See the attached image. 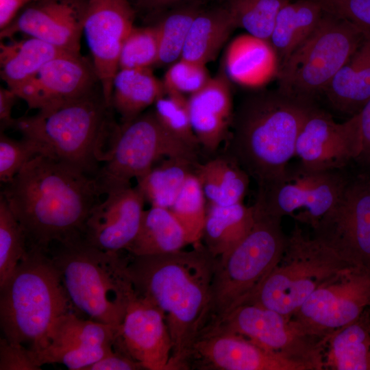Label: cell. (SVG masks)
I'll return each instance as SVG.
<instances>
[{"label":"cell","instance_id":"10","mask_svg":"<svg viewBox=\"0 0 370 370\" xmlns=\"http://www.w3.org/2000/svg\"><path fill=\"white\" fill-rule=\"evenodd\" d=\"M197 151L171 135L153 110L118 125L108 159L94 176L99 193L131 186L162 158H184L197 162Z\"/></svg>","mask_w":370,"mask_h":370},{"label":"cell","instance_id":"16","mask_svg":"<svg viewBox=\"0 0 370 370\" xmlns=\"http://www.w3.org/2000/svg\"><path fill=\"white\" fill-rule=\"evenodd\" d=\"M134 10L128 0H89L83 32L106 104L112 108L114 78L119 70L123 42L134 27Z\"/></svg>","mask_w":370,"mask_h":370},{"label":"cell","instance_id":"40","mask_svg":"<svg viewBox=\"0 0 370 370\" xmlns=\"http://www.w3.org/2000/svg\"><path fill=\"white\" fill-rule=\"evenodd\" d=\"M158 33L156 25L133 27L125 38L119 60V69L151 68L158 64Z\"/></svg>","mask_w":370,"mask_h":370},{"label":"cell","instance_id":"34","mask_svg":"<svg viewBox=\"0 0 370 370\" xmlns=\"http://www.w3.org/2000/svg\"><path fill=\"white\" fill-rule=\"evenodd\" d=\"M119 329L92 319H81L74 312H70L53 325L46 348L114 345Z\"/></svg>","mask_w":370,"mask_h":370},{"label":"cell","instance_id":"19","mask_svg":"<svg viewBox=\"0 0 370 370\" xmlns=\"http://www.w3.org/2000/svg\"><path fill=\"white\" fill-rule=\"evenodd\" d=\"M0 31L1 40L23 33L63 51L79 53L87 3L36 0Z\"/></svg>","mask_w":370,"mask_h":370},{"label":"cell","instance_id":"38","mask_svg":"<svg viewBox=\"0 0 370 370\" xmlns=\"http://www.w3.org/2000/svg\"><path fill=\"white\" fill-rule=\"evenodd\" d=\"M200 11L195 6L184 7L170 13L156 25L158 64L174 63L181 58L190 27Z\"/></svg>","mask_w":370,"mask_h":370},{"label":"cell","instance_id":"6","mask_svg":"<svg viewBox=\"0 0 370 370\" xmlns=\"http://www.w3.org/2000/svg\"><path fill=\"white\" fill-rule=\"evenodd\" d=\"M53 245L48 254L75 309L120 327L135 294L125 270L127 251L102 250L83 240Z\"/></svg>","mask_w":370,"mask_h":370},{"label":"cell","instance_id":"2","mask_svg":"<svg viewBox=\"0 0 370 370\" xmlns=\"http://www.w3.org/2000/svg\"><path fill=\"white\" fill-rule=\"evenodd\" d=\"M0 195L23 227L27 247L45 251L82 240L87 219L101 201L93 177L43 154L27 162Z\"/></svg>","mask_w":370,"mask_h":370},{"label":"cell","instance_id":"18","mask_svg":"<svg viewBox=\"0 0 370 370\" xmlns=\"http://www.w3.org/2000/svg\"><path fill=\"white\" fill-rule=\"evenodd\" d=\"M114 345L144 369L171 370L173 343L164 313L136 292L127 305Z\"/></svg>","mask_w":370,"mask_h":370},{"label":"cell","instance_id":"29","mask_svg":"<svg viewBox=\"0 0 370 370\" xmlns=\"http://www.w3.org/2000/svg\"><path fill=\"white\" fill-rule=\"evenodd\" d=\"M255 219L254 206L239 203L220 206L207 203L202 239L204 245L218 257L238 243L249 232Z\"/></svg>","mask_w":370,"mask_h":370},{"label":"cell","instance_id":"32","mask_svg":"<svg viewBox=\"0 0 370 370\" xmlns=\"http://www.w3.org/2000/svg\"><path fill=\"white\" fill-rule=\"evenodd\" d=\"M235 28L227 8L200 11L190 27L181 58L206 65L215 59Z\"/></svg>","mask_w":370,"mask_h":370},{"label":"cell","instance_id":"25","mask_svg":"<svg viewBox=\"0 0 370 370\" xmlns=\"http://www.w3.org/2000/svg\"><path fill=\"white\" fill-rule=\"evenodd\" d=\"M324 369L370 370L369 308L325 339Z\"/></svg>","mask_w":370,"mask_h":370},{"label":"cell","instance_id":"4","mask_svg":"<svg viewBox=\"0 0 370 370\" xmlns=\"http://www.w3.org/2000/svg\"><path fill=\"white\" fill-rule=\"evenodd\" d=\"M101 95L92 91L57 108L16 119L14 129L35 142L42 154L94 177L109 157L116 124Z\"/></svg>","mask_w":370,"mask_h":370},{"label":"cell","instance_id":"53","mask_svg":"<svg viewBox=\"0 0 370 370\" xmlns=\"http://www.w3.org/2000/svg\"><path fill=\"white\" fill-rule=\"evenodd\" d=\"M34 1H36V0H34Z\"/></svg>","mask_w":370,"mask_h":370},{"label":"cell","instance_id":"5","mask_svg":"<svg viewBox=\"0 0 370 370\" xmlns=\"http://www.w3.org/2000/svg\"><path fill=\"white\" fill-rule=\"evenodd\" d=\"M74 306L47 251L27 247L15 271L0 286V325L4 337L35 354L49 345V334Z\"/></svg>","mask_w":370,"mask_h":370},{"label":"cell","instance_id":"52","mask_svg":"<svg viewBox=\"0 0 370 370\" xmlns=\"http://www.w3.org/2000/svg\"><path fill=\"white\" fill-rule=\"evenodd\" d=\"M369 317H370V306L369 307Z\"/></svg>","mask_w":370,"mask_h":370},{"label":"cell","instance_id":"31","mask_svg":"<svg viewBox=\"0 0 370 370\" xmlns=\"http://www.w3.org/2000/svg\"><path fill=\"white\" fill-rule=\"evenodd\" d=\"M323 12L316 0H292L280 10L269 39L280 66L314 30Z\"/></svg>","mask_w":370,"mask_h":370},{"label":"cell","instance_id":"36","mask_svg":"<svg viewBox=\"0 0 370 370\" xmlns=\"http://www.w3.org/2000/svg\"><path fill=\"white\" fill-rule=\"evenodd\" d=\"M292 0H228L229 10L236 27L256 37L269 40L280 10Z\"/></svg>","mask_w":370,"mask_h":370},{"label":"cell","instance_id":"24","mask_svg":"<svg viewBox=\"0 0 370 370\" xmlns=\"http://www.w3.org/2000/svg\"><path fill=\"white\" fill-rule=\"evenodd\" d=\"M323 93L338 111L353 116L370 99V33L336 73Z\"/></svg>","mask_w":370,"mask_h":370},{"label":"cell","instance_id":"47","mask_svg":"<svg viewBox=\"0 0 370 370\" xmlns=\"http://www.w3.org/2000/svg\"><path fill=\"white\" fill-rule=\"evenodd\" d=\"M16 94L9 88H0V127L1 132L8 128H14L16 119L12 116V108L16 99Z\"/></svg>","mask_w":370,"mask_h":370},{"label":"cell","instance_id":"11","mask_svg":"<svg viewBox=\"0 0 370 370\" xmlns=\"http://www.w3.org/2000/svg\"><path fill=\"white\" fill-rule=\"evenodd\" d=\"M204 332L241 336L301 362L309 370H324L325 340L310 334L291 317L258 305L243 304Z\"/></svg>","mask_w":370,"mask_h":370},{"label":"cell","instance_id":"35","mask_svg":"<svg viewBox=\"0 0 370 370\" xmlns=\"http://www.w3.org/2000/svg\"><path fill=\"white\" fill-rule=\"evenodd\" d=\"M169 210L184 229L189 244L201 243L207 202L195 173L187 178Z\"/></svg>","mask_w":370,"mask_h":370},{"label":"cell","instance_id":"48","mask_svg":"<svg viewBox=\"0 0 370 370\" xmlns=\"http://www.w3.org/2000/svg\"><path fill=\"white\" fill-rule=\"evenodd\" d=\"M358 114L362 141V151L358 159L370 160V99Z\"/></svg>","mask_w":370,"mask_h":370},{"label":"cell","instance_id":"37","mask_svg":"<svg viewBox=\"0 0 370 370\" xmlns=\"http://www.w3.org/2000/svg\"><path fill=\"white\" fill-rule=\"evenodd\" d=\"M27 251V238L17 219L0 195V286L9 278Z\"/></svg>","mask_w":370,"mask_h":370},{"label":"cell","instance_id":"17","mask_svg":"<svg viewBox=\"0 0 370 370\" xmlns=\"http://www.w3.org/2000/svg\"><path fill=\"white\" fill-rule=\"evenodd\" d=\"M97 81L92 63L80 53L66 52L49 61L13 91L29 109L45 111L90 94Z\"/></svg>","mask_w":370,"mask_h":370},{"label":"cell","instance_id":"9","mask_svg":"<svg viewBox=\"0 0 370 370\" xmlns=\"http://www.w3.org/2000/svg\"><path fill=\"white\" fill-rule=\"evenodd\" d=\"M364 36L365 32L354 23L324 10L314 30L280 64L278 89L314 101Z\"/></svg>","mask_w":370,"mask_h":370},{"label":"cell","instance_id":"3","mask_svg":"<svg viewBox=\"0 0 370 370\" xmlns=\"http://www.w3.org/2000/svg\"><path fill=\"white\" fill-rule=\"evenodd\" d=\"M314 101L263 90L246 97L234 111L224 153L256 182L258 188L281 180L295 156L299 132Z\"/></svg>","mask_w":370,"mask_h":370},{"label":"cell","instance_id":"39","mask_svg":"<svg viewBox=\"0 0 370 370\" xmlns=\"http://www.w3.org/2000/svg\"><path fill=\"white\" fill-rule=\"evenodd\" d=\"M153 110L159 123L171 135L198 151L200 145L193 130L185 95L166 92L156 101Z\"/></svg>","mask_w":370,"mask_h":370},{"label":"cell","instance_id":"33","mask_svg":"<svg viewBox=\"0 0 370 370\" xmlns=\"http://www.w3.org/2000/svg\"><path fill=\"white\" fill-rule=\"evenodd\" d=\"M198 164L184 158H166L138 177L136 187L150 206L169 209Z\"/></svg>","mask_w":370,"mask_h":370},{"label":"cell","instance_id":"12","mask_svg":"<svg viewBox=\"0 0 370 370\" xmlns=\"http://www.w3.org/2000/svg\"><path fill=\"white\" fill-rule=\"evenodd\" d=\"M343 169L308 171L289 166L280 180L258 188V210L282 219L291 215L313 227L335 204L349 179Z\"/></svg>","mask_w":370,"mask_h":370},{"label":"cell","instance_id":"7","mask_svg":"<svg viewBox=\"0 0 370 370\" xmlns=\"http://www.w3.org/2000/svg\"><path fill=\"white\" fill-rule=\"evenodd\" d=\"M352 267L314 237L307 238L296 225L287 236L280 261L243 304L292 317L319 286Z\"/></svg>","mask_w":370,"mask_h":370},{"label":"cell","instance_id":"26","mask_svg":"<svg viewBox=\"0 0 370 370\" xmlns=\"http://www.w3.org/2000/svg\"><path fill=\"white\" fill-rule=\"evenodd\" d=\"M195 175L207 203L227 206L243 203L250 177L232 157L224 153L198 164Z\"/></svg>","mask_w":370,"mask_h":370},{"label":"cell","instance_id":"20","mask_svg":"<svg viewBox=\"0 0 370 370\" xmlns=\"http://www.w3.org/2000/svg\"><path fill=\"white\" fill-rule=\"evenodd\" d=\"M221 370H309L304 364L243 336L204 332L194 343L189 367Z\"/></svg>","mask_w":370,"mask_h":370},{"label":"cell","instance_id":"45","mask_svg":"<svg viewBox=\"0 0 370 370\" xmlns=\"http://www.w3.org/2000/svg\"><path fill=\"white\" fill-rule=\"evenodd\" d=\"M41 366L32 351L24 346L0 340V370H39Z\"/></svg>","mask_w":370,"mask_h":370},{"label":"cell","instance_id":"49","mask_svg":"<svg viewBox=\"0 0 370 370\" xmlns=\"http://www.w3.org/2000/svg\"><path fill=\"white\" fill-rule=\"evenodd\" d=\"M34 0H0V29L8 26L20 8Z\"/></svg>","mask_w":370,"mask_h":370},{"label":"cell","instance_id":"41","mask_svg":"<svg viewBox=\"0 0 370 370\" xmlns=\"http://www.w3.org/2000/svg\"><path fill=\"white\" fill-rule=\"evenodd\" d=\"M114 349L111 345H94L75 347H47L35 354L42 366L46 363H60L71 370H85Z\"/></svg>","mask_w":370,"mask_h":370},{"label":"cell","instance_id":"22","mask_svg":"<svg viewBox=\"0 0 370 370\" xmlns=\"http://www.w3.org/2000/svg\"><path fill=\"white\" fill-rule=\"evenodd\" d=\"M194 133L200 147L214 153L227 140L234 118L230 80L224 72L210 78L188 98Z\"/></svg>","mask_w":370,"mask_h":370},{"label":"cell","instance_id":"21","mask_svg":"<svg viewBox=\"0 0 370 370\" xmlns=\"http://www.w3.org/2000/svg\"><path fill=\"white\" fill-rule=\"evenodd\" d=\"M106 195L88 217L82 240L102 250L125 251L138 232L145 200L136 186Z\"/></svg>","mask_w":370,"mask_h":370},{"label":"cell","instance_id":"51","mask_svg":"<svg viewBox=\"0 0 370 370\" xmlns=\"http://www.w3.org/2000/svg\"><path fill=\"white\" fill-rule=\"evenodd\" d=\"M129 1H134L136 4L138 3L139 0H128Z\"/></svg>","mask_w":370,"mask_h":370},{"label":"cell","instance_id":"13","mask_svg":"<svg viewBox=\"0 0 370 370\" xmlns=\"http://www.w3.org/2000/svg\"><path fill=\"white\" fill-rule=\"evenodd\" d=\"M370 306V269L352 267L319 286L291 317L325 340Z\"/></svg>","mask_w":370,"mask_h":370},{"label":"cell","instance_id":"43","mask_svg":"<svg viewBox=\"0 0 370 370\" xmlns=\"http://www.w3.org/2000/svg\"><path fill=\"white\" fill-rule=\"evenodd\" d=\"M206 65L180 58L166 71L162 83L166 92L190 95L210 79Z\"/></svg>","mask_w":370,"mask_h":370},{"label":"cell","instance_id":"42","mask_svg":"<svg viewBox=\"0 0 370 370\" xmlns=\"http://www.w3.org/2000/svg\"><path fill=\"white\" fill-rule=\"evenodd\" d=\"M41 154L42 149L32 140L24 137L21 140L14 139L1 132V182L4 184L10 182L27 162Z\"/></svg>","mask_w":370,"mask_h":370},{"label":"cell","instance_id":"23","mask_svg":"<svg viewBox=\"0 0 370 370\" xmlns=\"http://www.w3.org/2000/svg\"><path fill=\"white\" fill-rule=\"evenodd\" d=\"M223 68L230 81L244 87L259 88L277 77L280 61L269 40L247 33L229 43Z\"/></svg>","mask_w":370,"mask_h":370},{"label":"cell","instance_id":"50","mask_svg":"<svg viewBox=\"0 0 370 370\" xmlns=\"http://www.w3.org/2000/svg\"><path fill=\"white\" fill-rule=\"evenodd\" d=\"M184 0H139L137 5L147 9H159Z\"/></svg>","mask_w":370,"mask_h":370},{"label":"cell","instance_id":"14","mask_svg":"<svg viewBox=\"0 0 370 370\" xmlns=\"http://www.w3.org/2000/svg\"><path fill=\"white\" fill-rule=\"evenodd\" d=\"M312 228L314 238L351 265L370 269V179L348 180L335 204Z\"/></svg>","mask_w":370,"mask_h":370},{"label":"cell","instance_id":"1","mask_svg":"<svg viewBox=\"0 0 370 370\" xmlns=\"http://www.w3.org/2000/svg\"><path fill=\"white\" fill-rule=\"evenodd\" d=\"M189 251L135 256L125 270L136 293L164 313L171 337V370L188 369L194 343L210 320L217 257L200 243Z\"/></svg>","mask_w":370,"mask_h":370},{"label":"cell","instance_id":"46","mask_svg":"<svg viewBox=\"0 0 370 370\" xmlns=\"http://www.w3.org/2000/svg\"><path fill=\"white\" fill-rule=\"evenodd\" d=\"M107 356L88 367L85 370H138L143 366L122 350L116 347Z\"/></svg>","mask_w":370,"mask_h":370},{"label":"cell","instance_id":"44","mask_svg":"<svg viewBox=\"0 0 370 370\" xmlns=\"http://www.w3.org/2000/svg\"><path fill=\"white\" fill-rule=\"evenodd\" d=\"M323 9L370 33V0H316Z\"/></svg>","mask_w":370,"mask_h":370},{"label":"cell","instance_id":"8","mask_svg":"<svg viewBox=\"0 0 370 370\" xmlns=\"http://www.w3.org/2000/svg\"><path fill=\"white\" fill-rule=\"evenodd\" d=\"M254 208L255 219L249 232L217 258L208 325L242 304L284 253L287 236L282 231V219Z\"/></svg>","mask_w":370,"mask_h":370},{"label":"cell","instance_id":"15","mask_svg":"<svg viewBox=\"0 0 370 370\" xmlns=\"http://www.w3.org/2000/svg\"><path fill=\"white\" fill-rule=\"evenodd\" d=\"M361 151L358 113L337 123L316 106L299 132L295 156L308 171L343 169L352 160L359 158Z\"/></svg>","mask_w":370,"mask_h":370},{"label":"cell","instance_id":"30","mask_svg":"<svg viewBox=\"0 0 370 370\" xmlns=\"http://www.w3.org/2000/svg\"><path fill=\"white\" fill-rule=\"evenodd\" d=\"M188 244L169 209L150 206L145 210L138 232L125 251L135 256L156 255L181 250Z\"/></svg>","mask_w":370,"mask_h":370},{"label":"cell","instance_id":"27","mask_svg":"<svg viewBox=\"0 0 370 370\" xmlns=\"http://www.w3.org/2000/svg\"><path fill=\"white\" fill-rule=\"evenodd\" d=\"M164 94L162 81L151 68L119 69L113 80L111 106L125 123L141 114Z\"/></svg>","mask_w":370,"mask_h":370},{"label":"cell","instance_id":"28","mask_svg":"<svg viewBox=\"0 0 370 370\" xmlns=\"http://www.w3.org/2000/svg\"><path fill=\"white\" fill-rule=\"evenodd\" d=\"M66 52L31 36L9 44L1 41V77L8 88L15 90L49 61Z\"/></svg>","mask_w":370,"mask_h":370}]
</instances>
